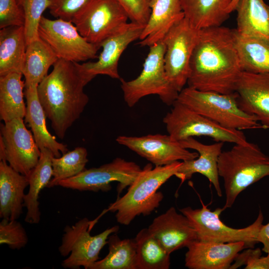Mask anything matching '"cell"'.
Segmentation results:
<instances>
[{"mask_svg":"<svg viewBox=\"0 0 269 269\" xmlns=\"http://www.w3.org/2000/svg\"><path fill=\"white\" fill-rule=\"evenodd\" d=\"M126 11L131 22L145 25L151 9L149 0H117Z\"/></svg>","mask_w":269,"mask_h":269,"instance_id":"74e56055","label":"cell"},{"mask_svg":"<svg viewBox=\"0 0 269 269\" xmlns=\"http://www.w3.org/2000/svg\"><path fill=\"white\" fill-rule=\"evenodd\" d=\"M185 148L195 150L198 156L193 159L182 161L175 176L180 179L181 184L190 179L196 173L205 176L213 184L217 195H222L218 170L219 157L222 152L224 143L216 142L211 144H203L194 137L179 141Z\"/></svg>","mask_w":269,"mask_h":269,"instance_id":"d6986e66","label":"cell"},{"mask_svg":"<svg viewBox=\"0 0 269 269\" xmlns=\"http://www.w3.org/2000/svg\"><path fill=\"white\" fill-rule=\"evenodd\" d=\"M129 16L117 0H89L71 21L89 42L101 43L124 25Z\"/></svg>","mask_w":269,"mask_h":269,"instance_id":"30bf717a","label":"cell"},{"mask_svg":"<svg viewBox=\"0 0 269 269\" xmlns=\"http://www.w3.org/2000/svg\"><path fill=\"white\" fill-rule=\"evenodd\" d=\"M0 135L5 147V161L18 172L28 176L39 160L41 150L23 119L1 124Z\"/></svg>","mask_w":269,"mask_h":269,"instance_id":"5bb4252c","label":"cell"},{"mask_svg":"<svg viewBox=\"0 0 269 269\" xmlns=\"http://www.w3.org/2000/svg\"><path fill=\"white\" fill-rule=\"evenodd\" d=\"M185 266L190 269H230L239 253L248 248L243 241L218 243L196 240L187 247Z\"/></svg>","mask_w":269,"mask_h":269,"instance_id":"ac0fdd59","label":"cell"},{"mask_svg":"<svg viewBox=\"0 0 269 269\" xmlns=\"http://www.w3.org/2000/svg\"><path fill=\"white\" fill-rule=\"evenodd\" d=\"M28 238L22 225L16 220L2 219L0 222V244L12 250H19L27 244Z\"/></svg>","mask_w":269,"mask_h":269,"instance_id":"e575fe53","label":"cell"},{"mask_svg":"<svg viewBox=\"0 0 269 269\" xmlns=\"http://www.w3.org/2000/svg\"><path fill=\"white\" fill-rule=\"evenodd\" d=\"M236 46L243 72L269 73V39L242 35L236 31Z\"/></svg>","mask_w":269,"mask_h":269,"instance_id":"83f0119b","label":"cell"},{"mask_svg":"<svg viewBox=\"0 0 269 269\" xmlns=\"http://www.w3.org/2000/svg\"><path fill=\"white\" fill-rule=\"evenodd\" d=\"M151 12L139 44L149 46L161 41L170 29L184 17L181 0H149Z\"/></svg>","mask_w":269,"mask_h":269,"instance_id":"44dd1931","label":"cell"},{"mask_svg":"<svg viewBox=\"0 0 269 269\" xmlns=\"http://www.w3.org/2000/svg\"><path fill=\"white\" fill-rule=\"evenodd\" d=\"M182 161H175L162 166L146 164L141 169L127 192L110 204L107 211L116 212L117 221L129 225L137 216H147L156 209L163 199V194L158 191L160 187L172 176H175Z\"/></svg>","mask_w":269,"mask_h":269,"instance_id":"3957f363","label":"cell"},{"mask_svg":"<svg viewBox=\"0 0 269 269\" xmlns=\"http://www.w3.org/2000/svg\"><path fill=\"white\" fill-rule=\"evenodd\" d=\"M199 32V30L192 27L184 17L170 29L162 40L165 46L164 62L166 74L179 92L187 83L190 61Z\"/></svg>","mask_w":269,"mask_h":269,"instance_id":"8fae6325","label":"cell"},{"mask_svg":"<svg viewBox=\"0 0 269 269\" xmlns=\"http://www.w3.org/2000/svg\"><path fill=\"white\" fill-rule=\"evenodd\" d=\"M218 170L224 180L225 210L233 206L243 191L269 176V156L254 143H235L220 154Z\"/></svg>","mask_w":269,"mask_h":269,"instance_id":"277c9868","label":"cell"},{"mask_svg":"<svg viewBox=\"0 0 269 269\" xmlns=\"http://www.w3.org/2000/svg\"><path fill=\"white\" fill-rule=\"evenodd\" d=\"M177 101L226 128L243 131L262 128L255 117L239 107L235 92L223 94L187 87L179 93Z\"/></svg>","mask_w":269,"mask_h":269,"instance_id":"5b68a950","label":"cell"},{"mask_svg":"<svg viewBox=\"0 0 269 269\" xmlns=\"http://www.w3.org/2000/svg\"><path fill=\"white\" fill-rule=\"evenodd\" d=\"M97 220L90 221L84 218L74 225L65 227L61 244L58 248L61 256L68 257L62 262L64 268L78 269L83 267L90 269L99 260L100 252L108 243L109 236L116 233L119 227L115 226L92 236L91 231Z\"/></svg>","mask_w":269,"mask_h":269,"instance_id":"52a82bcc","label":"cell"},{"mask_svg":"<svg viewBox=\"0 0 269 269\" xmlns=\"http://www.w3.org/2000/svg\"><path fill=\"white\" fill-rule=\"evenodd\" d=\"M261 255L260 248L248 249L237 255L230 269H235L242 265L246 266L245 269H269V254L265 257Z\"/></svg>","mask_w":269,"mask_h":269,"instance_id":"8d00e7d4","label":"cell"},{"mask_svg":"<svg viewBox=\"0 0 269 269\" xmlns=\"http://www.w3.org/2000/svg\"><path fill=\"white\" fill-rule=\"evenodd\" d=\"M136 244L137 269H168L169 254L150 233L148 228L141 230L134 239Z\"/></svg>","mask_w":269,"mask_h":269,"instance_id":"4dcf8cb0","label":"cell"},{"mask_svg":"<svg viewBox=\"0 0 269 269\" xmlns=\"http://www.w3.org/2000/svg\"><path fill=\"white\" fill-rule=\"evenodd\" d=\"M109 253L96 262L90 269H137L134 239H121L116 233L108 239Z\"/></svg>","mask_w":269,"mask_h":269,"instance_id":"1f68e13d","label":"cell"},{"mask_svg":"<svg viewBox=\"0 0 269 269\" xmlns=\"http://www.w3.org/2000/svg\"><path fill=\"white\" fill-rule=\"evenodd\" d=\"M5 147L2 137L0 135V160H5Z\"/></svg>","mask_w":269,"mask_h":269,"instance_id":"60d3db41","label":"cell"},{"mask_svg":"<svg viewBox=\"0 0 269 269\" xmlns=\"http://www.w3.org/2000/svg\"><path fill=\"white\" fill-rule=\"evenodd\" d=\"M141 169L134 162L117 157L100 167L85 169L74 177L61 181L58 185L81 191L108 192L111 189V183L117 181L120 194L133 183Z\"/></svg>","mask_w":269,"mask_h":269,"instance_id":"4fadbf2b","label":"cell"},{"mask_svg":"<svg viewBox=\"0 0 269 269\" xmlns=\"http://www.w3.org/2000/svg\"><path fill=\"white\" fill-rule=\"evenodd\" d=\"M89 0H50L48 9L57 18L71 21L76 13Z\"/></svg>","mask_w":269,"mask_h":269,"instance_id":"f35d334b","label":"cell"},{"mask_svg":"<svg viewBox=\"0 0 269 269\" xmlns=\"http://www.w3.org/2000/svg\"><path fill=\"white\" fill-rule=\"evenodd\" d=\"M165 51L163 40L150 46L140 74L129 81L120 79L124 98L129 107H133L140 99L150 95H158L168 106L177 100L179 92L169 80L165 70Z\"/></svg>","mask_w":269,"mask_h":269,"instance_id":"8992f818","label":"cell"},{"mask_svg":"<svg viewBox=\"0 0 269 269\" xmlns=\"http://www.w3.org/2000/svg\"><path fill=\"white\" fill-rule=\"evenodd\" d=\"M163 119L168 134L178 141L205 136L215 142L240 143L247 141L242 131L224 128L192 110L177 100Z\"/></svg>","mask_w":269,"mask_h":269,"instance_id":"9c48e42d","label":"cell"},{"mask_svg":"<svg viewBox=\"0 0 269 269\" xmlns=\"http://www.w3.org/2000/svg\"><path fill=\"white\" fill-rule=\"evenodd\" d=\"M41 150L39 160L28 176L29 189L25 195L23 206L27 212L24 218L28 224H38L40 220L39 196L40 191L47 187L52 177L53 152L48 148Z\"/></svg>","mask_w":269,"mask_h":269,"instance_id":"cb8c5ba5","label":"cell"},{"mask_svg":"<svg viewBox=\"0 0 269 269\" xmlns=\"http://www.w3.org/2000/svg\"><path fill=\"white\" fill-rule=\"evenodd\" d=\"M21 73H11L0 76V118L4 122L24 118L26 104L23 97L25 82Z\"/></svg>","mask_w":269,"mask_h":269,"instance_id":"f546056e","label":"cell"},{"mask_svg":"<svg viewBox=\"0 0 269 269\" xmlns=\"http://www.w3.org/2000/svg\"><path fill=\"white\" fill-rule=\"evenodd\" d=\"M232 0H181L184 18L198 30L221 26Z\"/></svg>","mask_w":269,"mask_h":269,"instance_id":"d4e9b609","label":"cell"},{"mask_svg":"<svg viewBox=\"0 0 269 269\" xmlns=\"http://www.w3.org/2000/svg\"><path fill=\"white\" fill-rule=\"evenodd\" d=\"M38 85H31L25 87L26 98V113L24 122L31 128L34 139L41 150L46 148L50 150L54 157L61 156L68 152L67 145L58 142L54 136L48 131L46 123L47 118L39 101L38 94Z\"/></svg>","mask_w":269,"mask_h":269,"instance_id":"603a6c76","label":"cell"},{"mask_svg":"<svg viewBox=\"0 0 269 269\" xmlns=\"http://www.w3.org/2000/svg\"><path fill=\"white\" fill-rule=\"evenodd\" d=\"M235 10L239 34L269 40V5L264 0H239Z\"/></svg>","mask_w":269,"mask_h":269,"instance_id":"4316f807","label":"cell"},{"mask_svg":"<svg viewBox=\"0 0 269 269\" xmlns=\"http://www.w3.org/2000/svg\"><path fill=\"white\" fill-rule=\"evenodd\" d=\"M148 229L169 254L198 240L187 218L173 207L155 218Z\"/></svg>","mask_w":269,"mask_h":269,"instance_id":"ffe728a7","label":"cell"},{"mask_svg":"<svg viewBox=\"0 0 269 269\" xmlns=\"http://www.w3.org/2000/svg\"><path fill=\"white\" fill-rule=\"evenodd\" d=\"M58 59L51 47L40 37L27 44L22 71L25 87L38 85Z\"/></svg>","mask_w":269,"mask_h":269,"instance_id":"f1b7e54d","label":"cell"},{"mask_svg":"<svg viewBox=\"0 0 269 269\" xmlns=\"http://www.w3.org/2000/svg\"><path fill=\"white\" fill-rule=\"evenodd\" d=\"M87 149L82 146L76 147L59 157H53L52 161V178L47 187L57 186L62 180L74 177L85 169L88 161Z\"/></svg>","mask_w":269,"mask_h":269,"instance_id":"d6a6232c","label":"cell"},{"mask_svg":"<svg viewBox=\"0 0 269 269\" xmlns=\"http://www.w3.org/2000/svg\"><path fill=\"white\" fill-rule=\"evenodd\" d=\"M257 241L263 244L262 251L269 254V222L262 225L258 233Z\"/></svg>","mask_w":269,"mask_h":269,"instance_id":"ab89813d","label":"cell"},{"mask_svg":"<svg viewBox=\"0 0 269 269\" xmlns=\"http://www.w3.org/2000/svg\"><path fill=\"white\" fill-rule=\"evenodd\" d=\"M38 33L58 59L75 62L93 59L100 48L87 41L72 21L61 18L52 20L43 15Z\"/></svg>","mask_w":269,"mask_h":269,"instance_id":"7c38bea8","label":"cell"},{"mask_svg":"<svg viewBox=\"0 0 269 269\" xmlns=\"http://www.w3.org/2000/svg\"><path fill=\"white\" fill-rule=\"evenodd\" d=\"M201 201V208L193 209L186 207L180 209L195 230L198 240L218 243L243 241L249 248H253L258 243L257 235L264 221L261 210L256 220L251 225L244 228L235 229L227 226L221 220L220 216L224 210L223 208L211 211Z\"/></svg>","mask_w":269,"mask_h":269,"instance_id":"ba28073f","label":"cell"},{"mask_svg":"<svg viewBox=\"0 0 269 269\" xmlns=\"http://www.w3.org/2000/svg\"><path fill=\"white\" fill-rule=\"evenodd\" d=\"M28 177L12 168L5 160L0 161V217L17 220L23 212L24 190Z\"/></svg>","mask_w":269,"mask_h":269,"instance_id":"7402d4cb","label":"cell"},{"mask_svg":"<svg viewBox=\"0 0 269 269\" xmlns=\"http://www.w3.org/2000/svg\"><path fill=\"white\" fill-rule=\"evenodd\" d=\"M144 26L133 22L127 23L101 43L102 51L97 61L78 63V67L92 79L98 75H105L120 79L118 71L120 57L130 43L139 39Z\"/></svg>","mask_w":269,"mask_h":269,"instance_id":"2e32d148","label":"cell"},{"mask_svg":"<svg viewBox=\"0 0 269 269\" xmlns=\"http://www.w3.org/2000/svg\"><path fill=\"white\" fill-rule=\"evenodd\" d=\"M242 72L235 29L221 25L199 30L190 61L188 87L231 94Z\"/></svg>","mask_w":269,"mask_h":269,"instance_id":"6da1fadb","label":"cell"},{"mask_svg":"<svg viewBox=\"0 0 269 269\" xmlns=\"http://www.w3.org/2000/svg\"><path fill=\"white\" fill-rule=\"evenodd\" d=\"M117 142L124 145L155 166H162L175 161L191 160L197 158L198 153L184 148L179 141L169 135L155 134L142 136L120 135Z\"/></svg>","mask_w":269,"mask_h":269,"instance_id":"9a60e30c","label":"cell"},{"mask_svg":"<svg viewBox=\"0 0 269 269\" xmlns=\"http://www.w3.org/2000/svg\"><path fill=\"white\" fill-rule=\"evenodd\" d=\"M239 0H232L230 5L229 6L227 11L229 13H231L233 11H235L236 6Z\"/></svg>","mask_w":269,"mask_h":269,"instance_id":"b9f144b4","label":"cell"},{"mask_svg":"<svg viewBox=\"0 0 269 269\" xmlns=\"http://www.w3.org/2000/svg\"><path fill=\"white\" fill-rule=\"evenodd\" d=\"M23 11L17 0H0V28L24 25Z\"/></svg>","mask_w":269,"mask_h":269,"instance_id":"d590c367","label":"cell"},{"mask_svg":"<svg viewBox=\"0 0 269 269\" xmlns=\"http://www.w3.org/2000/svg\"><path fill=\"white\" fill-rule=\"evenodd\" d=\"M25 17L24 30L28 44L39 37L38 29L43 12L48 8L50 0H17Z\"/></svg>","mask_w":269,"mask_h":269,"instance_id":"836d02e7","label":"cell"},{"mask_svg":"<svg viewBox=\"0 0 269 269\" xmlns=\"http://www.w3.org/2000/svg\"><path fill=\"white\" fill-rule=\"evenodd\" d=\"M37 90L45 115L56 135L63 139L89 102L84 87L92 79L82 71L78 62L58 59Z\"/></svg>","mask_w":269,"mask_h":269,"instance_id":"7a4b0ae2","label":"cell"},{"mask_svg":"<svg viewBox=\"0 0 269 269\" xmlns=\"http://www.w3.org/2000/svg\"><path fill=\"white\" fill-rule=\"evenodd\" d=\"M24 25L0 30V76L11 73L22 74L26 48Z\"/></svg>","mask_w":269,"mask_h":269,"instance_id":"484cf974","label":"cell"},{"mask_svg":"<svg viewBox=\"0 0 269 269\" xmlns=\"http://www.w3.org/2000/svg\"><path fill=\"white\" fill-rule=\"evenodd\" d=\"M235 92L241 109L255 117L262 128L269 129V73L243 72Z\"/></svg>","mask_w":269,"mask_h":269,"instance_id":"e0dca14e","label":"cell"}]
</instances>
